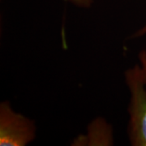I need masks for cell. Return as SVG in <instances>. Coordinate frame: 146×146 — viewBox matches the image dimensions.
<instances>
[{
	"label": "cell",
	"instance_id": "1",
	"mask_svg": "<svg viewBox=\"0 0 146 146\" xmlns=\"http://www.w3.org/2000/svg\"><path fill=\"white\" fill-rule=\"evenodd\" d=\"M125 80L131 94L129 141L133 146H146V79L141 65L127 69Z\"/></svg>",
	"mask_w": 146,
	"mask_h": 146
},
{
	"label": "cell",
	"instance_id": "2",
	"mask_svg": "<svg viewBox=\"0 0 146 146\" xmlns=\"http://www.w3.org/2000/svg\"><path fill=\"white\" fill-rule=\"evenodd\" d=\"M35 136L33 121L16 112L8 102L0 104V145L25 146Z\"/></svg>",
	"mask_w": 146,
	"mask_h": 146
},
{
	"label": "cell",
	"instance_id": "3",
	"mask_svg": "<svg viewBox=\"0 0 146 146\" xmlns=\"http://www.w3.org/2000/svg\"><path fill=\"white\" fill-rule=\"evenodd\" d=\"M68 1L80 7H89L94 2V0H68Z\"/></svg>",
	"mask_w": 146,
	"mask_h": 146
},
{
	"label": "cell",
	"instance_id": "4",
	"mask_svg": "<svg viewBox=\"0 0 146 146\" xmlns=\"http://www.w3.org/2000/svg\"><path fill=\"white\" fill-rule=\"evenodd\" d=\"M139 61H140V65L144 71L146 79V50H142L139 53Z\"/></svg>",
	"mask_w": 146,
	"mask_h": 146
},
{
	"label": "cell",
	"instance_id": "5",
	"mask_svg": "<svg viewBox=\"0 0 146 146\" xmlns=\"http://www.w3.org/2000/svg\"><path fill=\"white\" fill-rule=\"evenodd\" d=\"M146 2V0H145ZM146 35V22L145 23V25H143V26L140 28L138 30H136L133 34H132V36L131 37L132 38H134V39H136V38H139V37H141V36H145Z\"/></svg>",
	"mask_w": 146,
	"mask_h": 146
}]
</instances>
